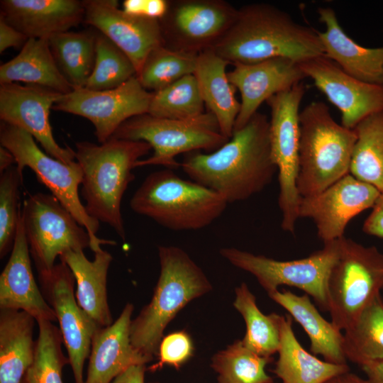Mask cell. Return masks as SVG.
<instances>
[{"instance_id":"5","label":"cell","mask_w":383,"mask_h":383,"mask_svg":"<svg viewBox=\"0 0 383 383\" xmlns=\"http://www.w3.org/2000/svg\"><path fill=\"white\" fill-rule=\"evenodd\" d=\"M297 189L301 197L320 193L350 173L356 135L333 118L322 101L309 103L299 118Z\"/></svg>"},{"instance_id":"32","label":"cell","mask_w":383,"mask_h":383,"mask_svg":"<svg viewBox=\"0 0 383 383\" xmlns=\"http://www.w3.org/2000/svg\"><path fill=\"white\" fill-rule=\"evenodd\" d=\"M347 360L362 366L383 361V298L381 294L361 311L344 331Z\"/></svg>"},{"instance_id":"22","label":"cell","mask_w":383,"mask_h":383,"mask_svg":"<svg viewBox=\"0 0 383 383\" xmlns=\"http://www.w3.org/2000/svg\"><path fill=\"white\" fill-rule=\"evenodd\" d=\"M0 18L28 38L48 40L84 21L78 0H1Z\"/></svg>"},{"instance_id":"47","label":"cell","mask_w":383,"mask_h":383,"mask_svg":"<svg viewBox=\"0 0 383 383\" xmlns=\"http://www.w3.org/2000/svg\"><path fill=\"white\" fill-rule=\"evenodd\" d=\"M325 383H370V382L366 378H362L357 374L350 372V370L338 374Z\"/></svg>"},{"instance_id":"13","label":"cell","mask_w":383,"mask_h":383,"mask_svg":"<svg viewBox=\"0 0 383 383\" xmlns=\"http://www.w3.org/2000/svg\"><path fill=\"white\" fill-rule=\"evenodd\" d=\"M237 12L223 0L170 1L160 20L164 45L196 55L211 49L231 28Z\"/></svg>"},{"instance_id":"30","label":"cell","mask_w":383,"mask_h":383,"mask_svg":"<svg viewBox=\"0 0 383 383\" xmlns=\"http://www.w3.org/2000/svg\"><path fill=\"white\" fill-rule=\"evenodd\" d=\"M24 82L67 94L74 89L60 71L48 40L29 38L20 52L0 66V84Z\"/></svg>"},{"instance_id":"2","label":"cell","mask_w":383,"mask_h":383,"mask_svg":"<svg viewBox=\"0 0 383 383\" xmlns=\"http://www.w3.org/2000/svg\"><path fill=\"white\" fill-rule=\"evenodd\" d=\"M211 49L233 65L274 57L300 62L324 55L319 31L267 3L238 9L232 26Z\"/></svg>"},{"instance_id":"46","label":"cell","mask_w":383,"mask_h":383,"mask_svg":"<svg viewBox=\"0 0 383 383\" xmlns=\"http://www.w3.org/2000/svg\"><path fill=\"white\" fill-rule=\"evenodd\" d=\"M360 367L370 383H383V361L367 363Z\"/></svg>"},{"instance_id":"43","label":"cell","mask_w":383,"mask_h":383,"mask_svg":"<svg viewBox=\"0 0 383 383\" xmlns=\"http://www.w3.org/2000/svg\"><path fill=\"white\" fill-rule=\"evenodd\" d=\"M29 38L0 18V53L10 48H22Z\"/></svg>"},{"instance_id":"4","label":"cell","mask_w":383,"mask_h":383,"mask_svg":"<svg viewBox=\"0 0 383 383\" xmlns=\"http://www.w3.org/2000/svg\"><path fill=\"white\" fill-rule=\"evenodd\" d=\"M158 255L160 272L153 296L130 328L133 347L150 361L170 322L189 302L212 289L203 270L182 249L159 246Z\"/></svg>"},{"instance_id":"14","label":"cell","mask_w":383,"mask_h":383,"mask_svg":"<svg viewBox=\"0 0 383 383\" xmlns=\"http://www.w3.org/2000/svg\"><path fill=\"white\" fill-rule=\"evenodd\" d=\"M152 95V92L145 89L134 76L114 89H74L62 94L52 109L88 119L94 126L99 143H103L125 121L148 113Z\"/></svg>"},{"instance_id":"40","label":"cell","mask_w":383,"mask_h":383,"mask_svg":"<svg viewBox=\"0 0 383 383\" xmlns=\"http://www.w3.org/2000/svg\"><path fill=\"white\" fill-rule=\"evenodd\" d=\"M23 172L13 165L0 174V257L13 246L21 217L20 187Z\"/></svg>"},{"instance_id":"18","label":"cell","mask_w":383,"mask_h":383,"mask_svg":"<svg viewBox=\"0 0 383 383\" xmlns=\"http://www.w3.org/2000/svg\"><path fill=\"white\" fill-rule=\"evenodd\" d=\"M299 64L306 77L338 109L344 127L353 129L365 118L383 111V86L352 77L325 55Z\"/></svg>"},{"instance_id":"49","label":"cell","mask_w":383,"mask_h":383,"mask_svg":"<svg viewBox=\"0 0 383 383\" xmlns=\"http://www.w3.org/2000/svg\"><path fill=\"white\" fill-rule=\"evenodd\" d=\"M157 383V382H156Z\"/></svg>"},{"instance_id":"45","label":"cell","mask_w":383,"mask_h":383,"mask_svg":"<svg viewBox=\"0 0 383 383\" xmlns=\"http://www.w3.org/2000/svg\"><path fill=\"white\" fill-rule=\"evenodd\" d=\"M145 365H133L118 375L111 383H145Z\"/></svg>"},{"instance_id":"17","label":"cell","mask_w":383,"mask_h":383,"mask_svg":"<svg viewBox=\"0 0 383 383\" xmlns=\"http://www.w3.org/2000/svg\"><path fill=\"white\" fill-rule=\"evenodd\" d=\"M62 94L36 85L0 84V118L31 135L49 155L72 164L74 150L56 142L50 123V110Z\"/></svg>"},{"instance_id":"8","label":"cell","mask_w":383,"mask_h":383,"mask_svg":"<svg viewBox=\"0 0 383 383\" xmlns=\"http://www.w3.org/2000/svg\"><path fill=\"white\" fill-rule=\"evenodd\" d=\"M383 289V253L340 238V252L326 284L327 311L331 323L346 330Z\"/></svg>"},{"instance_id":"44","label":"cell","mask_w":383,"mask_h":383,"mask_svg":"<svg viewBox=\"0 0 383 383\" xmlns=\"http://www.w3.org/2000/svg\"><path fill=\"white\" fill-rule=\"evenodd\" d=\"M362 231L368 235L383 238V192H381L365 221Z\"/></svg>"},{"instance_id":"29","label":"cell","mask_w":383,"mask_h":383,"mask_svg":"<svg viewBox=\"0 0 383 383\" xmlns=\"http://www.w3.org/2000/svg\"><path fill=\"white\" fill-rule=\"evenodd\" d=\"M279 357L273 372L282 383H325L350 370L348 364H333L306 350L297 340L290 316L279 318Z\"/></svg>"},{"instance_id":"9","label":"cell","mask_w":383,"mask_h":383,"mask_svg":"<svg viewBox=\"0 0 383 383\" xmlns=\"http://www.w3.org/2000/svg\"><path fill=\"white\" fill-rule=\"evenodd\" d=\"M34 138L15 126L1 121V145L14 156L16 165L23 172L29 167L38 180L43 184L55 197L87 231L91 239L90 249L94 252L104 245L116 242L98 238L99 222L91 217L80 200L79 187L82 182V171L77 161L64 163L42 150Z\"/></svg>"},{"instance_id":"27","label":"cell","mask_w":383,"mask_h":383,"mask_svg":"<svg viewBox=\"0 0 383 383\" xmlns=\"http://www.w3.org/2000/svg\"><path fill=\"white\" fill-rule=\"evenodd\" d=\"M277 304L288 311L309 338L310 351L333 364H348L343 350V333L326 320L306 294L299 296L289 290L268 294Z\"/></svg>"},{"instance_id":"6","label":"cell","mask_w":383,"mask_h":383,"mask_svg":"<svg viewBox=\"0 0 383 383\" xmlns=\"http://www.w3.org/2000/svg\"><path fill=\"white\" fill-rule=\"evenodd\" d=\"M227 205L216 192L167 168L149 174L130 201L134 212L174 231L206 228Z\"/></svg>"},{"instance_id":"11","label":"cell","mask_w":383,"mask_h":383,"mask_svg":"<svg viewBox=\"0 0 383 383\" xmlns=\"http://www.w3.org/2000/svg\"><path fill=\"white\" fill-rule=\"evenodd\" d=\"M340 252V239L324 243L323 247L309 256L281 261L261 255L223 248L220 254L235 267L252 274L267 292L281 285L296 287L311 296L327 311L326 284L331 270Z\"/></svg>"},{"instance_id":"38","label":"cell","mask_w":383,"mask_h":383,"mask_svg":"<svg viewBox=\"0 0 383 383\" xmlns=\"http://www.w3.org/2000/svg\"><path fill=\"white\" fill-rule=\"evenodd\" d=\"M197 55L160 45L148 54L136 77L145 89L157 91L194 74Z\"/></svg>"},{"instance_id":"7","label":"cell","mask_w":383,"mask_h":383,"mask_svg":"<svg viewBox=\"0 0 383 383\" xmlns=\"http://www.w3.org/2000/svg\"><path fill=\"white\" fill-rule=\"evenodd\" d=\"M113 138L145 141L153 149L152 156L138 160L135 168L161 165L173 170L180 167L175 157L181 153L216 150L229 139L219 128L209 111L189 119L158 118L148 113L135 116L121 124Z\"/></svg>"},{"instance_id":"15","label":"cell","mask_w":383,"mask_h":383,"mask_svg":"<svg viewBox=\"0 0 383 383\" xmlns=\"http://www.w3.org/2000/svg\"><path fill=\"white\" fill-rule=\"evenodd\" d=\"M42 293L53 309L65 345L75 383H84V365L92 339L99 327L78 305L74 293V277L60 261L52 271L38 276Z\"/></svg>"},{"instance_id":"10","label":"cell","mask_w":383,"mask_h":383,"mask_svg":"<svg viewBox=\"0 0 383 383\" xmlns=\"http://www.w3.org/2000/svg\"><path fill=\"white\" fill-rule=\"evenodd\" d=\"M306 88L301 82L270 98V143L271 156L277 169L279 184L278 205L281 228L294 233L301 196L297 189L300 105Z\"/></svg>"},{"instance_id":"19","label":"cell","mask_w":383,"mask_h":383,"mask_svg":"<svg viewBox=\"0 0 383 383\" xmlns=\"http://www.w3.org/2000/svg\"><path fill=\"white\" fill-rule=\"evenodd\" d=\"M84 21L117 45L140 72L148 54L164 45L159 20L125 13L116 0H84Z\"/></svg>"},{"instance_id":"16","label":"cell","mask_w":383,"mask_h":383,"mask_svg":"<svg viewBox=\"0 0 383 383\" xmlns=\"http://www.w3.org/2000/svg\"><path fill=\"white\" fill-rule=\"evenodd\" d=\"M381 192L372 185L348 174L315 195L301 197L299 218H311L324 243L344 237L348 223L372 208Z\"/></svg>"},{"instance_id":"24","label":"cell","mask_w":383,"mask_h":383,"mask_svg":"<svg viewBox=\"0 0 383 383\" xmlns=\"http://www.w3.org/2000/svg\"><path fill=\"white\" fill-rule=\"evenodd\" d=\"M319 21L326 26L319 32L324 55L343 71L362 82L383 86V46L366 48L354 41L344 31L335 11L319 7Z\"/></svg>"},{"instance_id":"26","label":"cell","mask_w":383,"mask_h":383,"mask_svg":"<svg viewBox=\"0 0 383 383\" xmlns=\"http://www.w3.org/2000/svg\"><path fill=\"white\" fill-rule=\"evenodd\" d=\"M229 62L213 49L198 54L194 75L205 106L216 118L221 133L232 137L240 103L235 96L226 67Z\"/></svg>"},{"instance_id":"48","label":"cell","mask_w":383,"mask_h":383,"mask_svg":"<svg viewBox=\"0 0 383 383\" xmlns=\"http://www.w3.org/2000/svg\"><path fill=\"white\" fill-rule=\"evenodd\" d=\"M13 163H16V160L13 154L0 145V174L13 166Z\"/></svg>"},{"instance_id":"12","label":"cell","mask_w":383,"mask_h":383,"mask_svg":"<svg viewBox=\"0 0 383 383\" xmlns=\"http://www.w3.org/2000/svg\"><path fill=\"white\" fill-rule=\"evenodd\" d=\"M21 218L38 276L50 273L65 252L91 248L86 228L51 194L29 195L23 203Z\"/></svg>"},{"instance_id":"20","label":"cell","mask_w":383,"mask_h":383,"mask_svg":"<svg viewBox=\"0 0 383 383\" xmlns=\"http://www.w3.org/2000/svg\"><path fill=\"white\" fill-rule=\"evenodd\" d=\"M227 74L241 98L233 131L246 125L263 102L306 78L299 62L286 57L235 64Z\"/></svg>"},{"instance_id":"36","label":"cell","mask_w":383,"mask_h":383,"mask_svg":"<svg viewBox=\"0 0 383 383\" xmlns=\"http://www.w3.org/2000/svg\"><path fill=\"white\" fill-rule=\"evenodd\" d=\"M37 324L35 358L21 383H63L62 369L70 361L62 351L60 328L47 320H39Z\"/></svg>"},{"instance_id":"31","label":"cell","mask_w":383,"mask_h":383,"mask_svg":"<svg viewBox=\"0 0 383 383\" xmlns=\"http://www.w3.org/2000/svg\"><path fill=\"white\" fill-rule=\"evenodd\" d=\"M96 32L68 30L52 35L49 45L56 64L73 89L84 88L93 71Z\"/></svg>"},{"instance_id":"1","label":"cell","mask_w":383,"mask_h":383,"mask_svg":"<svg viewBox=\"0 0 383 383\" xmlns=\"http://www.w3.org/2000/svg\"><path fill=\"white\" fill-rule=\"evenodd\" d=\"M270 123L257 112L221 148L209 153H187L180 167L192 179L227 202L249 199L262 192L277 172L271 156Z\"/></svg>"},{"instance_id":"25","label":"cell","mask_w":383,"mask_h":383,"mask_svg":"<svg viewBox=\"0 0 383 383\" xmlns=\"http://www.w3.org/2000/svg\"><path fill=\"white\" fill-rule=\"evenodd\" d=\"M94 253L93 260L87 258L84 250H67L59 258L74 277L75 297L79 307L99 327H106L113 323L106 289L108 270L113 258L102 248Z\"/></svg>"},{"instance_id":"34","label":"cell","mask_w":383,"mask_h":383,"mask_svg":"<svg viewBox=\"0 0 383 383\" xmlns=\"http://www.w3.org/2000/svg\"><path fill=\"white\" fill-rule=\"evenodd\" d=\"M234 307L243 317L246 332L243 344L255 353L267 357L278 352L280 345V315H265L257 307L256 299L243 282L235 289Z\"/></svg>"},{"instance_id":"3","label":"cell","mask_w":383,"mask_h":383,"mask_svg":"<svg viewBox=\"0 0 383 383\" xmlns=\"http://www.w3.org/2000/svg\"><path fill=\"white\" fill-rule=\"evenodd\" d=\"M152 149L145 141L111 137L99 145L76 143L75 159L82 171V195L87 213L110 226L125 240L121 201L134 179L136 162Z\"/></svg>"},{"instance_id":"41","label":"cell","mask_w":383,"mask_h":383,"mask_svg":"<svg viewBox=\"0 0 383 383\" xmlns=\"http://www.w3.org/2000/svg\"><path fill=\"white\" fill-rule=\"evenodd\" d=\"M193 352V343L187 332L171 333L161 340L157 351L159 360L150 370L156 371L165 365L178 369L192 356Z\"/></svg>"},{"instance_id":"21","label":"cell","mask_w":383,"mask_h":383,"mask_svg":"<svg viewBox=\"0 0 383 383\" xmlns=\"http://www.w3.org/2000/svg\"><path fill=\"white\" fill-rule=\"evenodd\" d=\"M21 217L9 259L0 275V309L20 310L36 321H56L55 313L38 288Z\"/></svg>"},{"instance_id":"35","label":"cell","mask_w":383,"mask_h":383,"mask_svg":"<svg viewBox=\"0 0 383 383\" xmlns=\"http://www.w3.org/2000/svg\"><path fill=\"white\" fill-rule=\"evenodd\" d=\"M272 357L260 356L235 340L211 358V367L218 383H273L266 372Z\"/></svg>"},{"instance_id":"23","label":"cell","mask_w":383,"mask_h":383,"mask_svg":"<svg viewBox=\"0 0 383 383\" xmlns=\"http://www.w3.org/2000/svg\"><path fill=\"white\" fill-rule=\"evenodd\" d=\"M133 309L132 304H126L116 321L96 331L84 383H111L130 367L150 362L138 353L131 342Z\"/></svg>"},{"instance_id":"33","label":"cell","mask_w":383,"mask_h":383,"mask_svg":"<svg viewBox=\"0 0 383 383\" xmlns=\"http://www.w3.org/2000/svg\"><path fill=\"white\" fill-rule=\"evenodd\" d=\"M350 174L383 192V111L369 116L354 128Z\"/></svg>"},{"instance_id":"37","label":"cell","mask_w":383,"mask_h":383,"mask_svg":"<svg viewBox=\"0 0 383 383\" xmlns=\"http://www.w3.org/2000/svg\"><path fill=\"white\" fill-rule=\"evenodd\" d=\"M204 106L192 74L152 92L148 113L158 118L185 120L204 113Z\"/></svg>"},{"instance_id":"28","label":"cell","mask_w":383,"mask_h":383,"mask_svg":"<svg viewBox=\"0 0 383 383\" xmlns=\"http://www.w3.org/2000/svg\"><path fill=\"white\" fill-rule=\"evenodd\" d=\"M35 321L25 311L0 309V383H21L32 365Z\"/></svg>"},{"instance_id":"42","label":"cell","mask_w":383,"mask_h":383,"mask_svg":"<svg viewBox=\"0 0 383 383\" xmlns=\"http://www.w3.org/2000/svg\"><path fill=\"white\" fill-rule=\"evenodd\" d=\"M170 6L167 0H125L122 10L130 15L161 20Z\"/></svg>"},{"instance_id":"39","label":"cell","mask_w":383,"mask_h":383,"mask_svg":"<svg viewBox=\"0 0 383 383\" xmlns=\"http://www.w3.org/2000/svg\"><path fill=\"white\" fill-rule=\"evenodd\" d=\"M134 76L136 70L130 58L106 35L96 32L95 63L85 88L114 89Z\"/></svg>"}]
</instances>
